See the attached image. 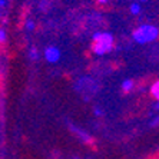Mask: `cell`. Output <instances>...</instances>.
<instances>
[{
	"mask_svg": "<svg viewBox=\"0 0 159 159\" xmlns=\"http://www.w3.org/2000/svg\"><path fill=\"white\" fill-rule=\"evenodd\" d=\"M6 39H7L6 32H4L3 29H0V43H4V42H6Z\"/></svg>",
	"mask_w": 159,
	"mask_h": 159,
	"instance_id": "9c48e42d",
	"label": "cell"
},
{
	"mask_svg": "<svg viewBox=\"0 0 159 159\" xmlns=\"http://www.w3.org/2000/svg\"><path fill=\"white\" fill-rule=\"evenodd\" d=\"M141 2H148V0H141Z\"/></svg>",
	"mask_w": 159,
	"mask_h": 159,
	"instance_id": "9a60e30c",
	"label": "cell"
},
{
	"mask_svg": "<svg viewBox=\"0 0 159 159\" xmlns=\"http://www.w3.org/2000/svg\"><path fill=\"white\" fill-rule=\"evenodd\" d=\"M93 112H95V115H96V116H102V115H103V111H102L100 107H95V109H93Z\"/></svg>",
	"mask_w": 159,
	"mask_h": 159,
	"instance_id": "7c38bea8",
	"label": "cell"
},
{
	"mask_svg": "<svg viewBox=\"0 0 159 159\" xmlns=\"http://www.w3.org/2000/svg\"><path fill=\"white\" fill-rule=\"evenodd\" d=\"M29 57L32 60H36V59H39V50H37L36 48H32L29 50Z\"/></svg>",
	"mask_w": 159,
	"mask_h": 159,
	"instance_id": "ba28073f",
	"label": "cell"
},
{
	"mask_svg": "<svg viewBox=\"0 0 159 159\" xmlns=\"http://www.w3.org/2000/svg\"><path fill=\"white\" fill-rule=\"evenodd\" d=\"M4 4H6V0H0V7H3Z\"/></svg>",
	"mask_w": 159,
	"mask_h": 159,
	"instance_id": "4fadbf2b",
	"label": "cell"
},
{
	"mask_svg": "<svg viewBox=\"0 0 159 159\" xmlns=\"http://www.w3.org/2000/svg\"><path fill=\"white\" fill-rule=\"evenodd\" d=\"M149 92H151L152 96L155 98V100H158V98H159V82L158 80H155L151 85V88H149Z\"/></svg>",
	"mask_w": 159,
	"mask_h": 159,
	"instance_id": "5b68a950",
	"label": "cell"
},
{
	"mask_svg": "<svg viewBox=\"0 0 159 159\" xmlns=\"http://www.w3.org/2000/svg\"><path fill=\"white\" fill-rule=\"evenodd\" d=\"M92 52L96 56H103L109 53L113 49V43H115L113 34L109 32H96L92 36Z\"/></svg>",
	"mask_w": 159,
	"mask_h": 159,
	"instance_id": "6da1fadb",
	"label": "cell"
},
{
	"mask_svg": "<svg viewBox=\"0 0 159 159\" xmlns=\"http://www.w3.org/2000/svg\"><path fill=\"white\" fill-rule=\"evenodd\" d=\"M26 29L27 30H33L34 29V22H32V20H27V22H26Z\"/></svg>",
	"mask_w": 159,
	"mask_h": 159,
	"instance_id": "30bf717a",
	"label": "cell"
},
{
	"mask_svg": "<svg viewBox=\"0 0 159 159\" xmlns=\"http://www.w3.org/2000/svg\"><path fill=\"white\" fill-rule=\"evenodd\" d=\"M69 129H70L72 132L76 135V136H79V139H80V141H83L85 143H93L92 136H90V135H89L86 130H83V129H80V128H78V126L73 125V123H69Z\"/></svg>",
	"mask_w": 159,
	"mask_h": 159,
	"instance_id": "277c9868",
	"label": "cell"
},
{
	"mask_svg": "<svg viewBox=\"0 0 159 159\" xmlns=\"http://www.w3.org/2000/svg\"><path fill=\"white\" fill-rule=\"evenodd\" d=\"M158 34H159L158 26L145 23V25H141V26H138L136 29L133 30L132 37L138 44H148L155 42L158 39Z\"/></svg>",
	"mask_w": 159,
	"mask_h": 159,
	"instance_id": "7a4b0ae2",
	"label": "cell"
},
{
	"mask_svg": "<svg viewBox=\"0 0 159 159\" xmlns=\"http://www.w3.org/2000/svg\"><path fill=\"white\" fill-rule=\"evenodd\" d=\"M98 3H100V4H105V3H107V0H98Z\"/></svg>",
	"mask_w": 159,
	"mask_h": 159,
	"instance_id": "5bb4252c",
	"label": "cell"
},
{
	"mask_svg": "<svg viewBox=\"0 0 159 159\" xmlns=\"http://www.w3.org/2000/svg\"><path fill=\"white\" fill-rule=\"evenodd\" d=\"M158 123H159V118H158V115H155L153 120L151 122V126H152V128H156V126H158Z\"/></svg>",
	"mask_w": 159,
	"mask_h": 159,
	"instance_id": "8fae6325",
	"label": "cell"
},
{
	"mask_svg": "<svg viewBox=\"0 0 159 159\" xmlns=\"http://www.w3.org/2000/svg\"><path fill=\"white\" fill-rule=\"evenodd\" d=\"M129 11L130 13H132V15H139V13H141V3H136V2H135V3H132L129 6Z\"/></svg>",
	"mask_w": 159,
	"mask_h": 159,
	"instance_id": "52a82bcc",
	"label": "cell"
},
{
	"mask_svg": "<svg viewBox=\"0 0 159 159\" xmlns=\"http://www.w3.org/2000/svg\"><path fill=\"white\" fill-rule=\"evenodd\" d=\"M120 88H122L123 92H130V90L133 89V80H130V79H125V80H122Z\"/></svg>",
	"mask_w": 159,
	"mask_h": 159,
	"instance_id": "8992f818",
	"label": "cell"
},
{
	"mask_svg": "<svg viewBox=\"0 0 159 159\" xmlns=\"http://www.w3.org/2000/svg\"><path fill=\"white\" fill-rule=\"evenodd\" d=\"M62 57V52L59 48L56 46H49L44 49V59L48 60L49 63H57Z\"/></svg>",
	"mask_w": 159,
	"mask_h": 159,
	"instance_id": "3957f363",
	"label": "cell"
}]
</instances>
